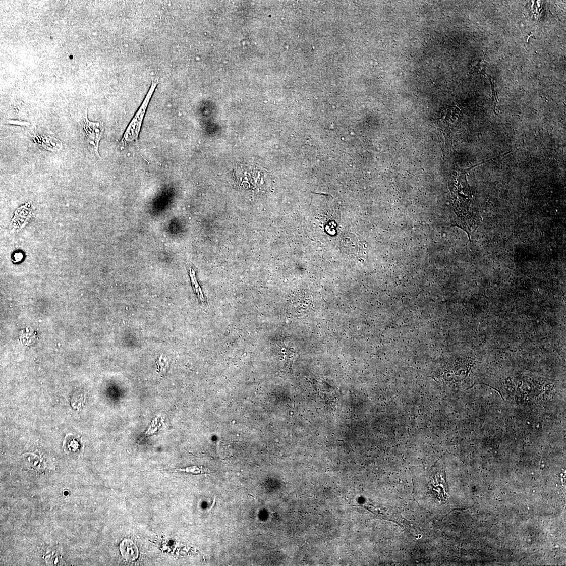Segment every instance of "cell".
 <instances>
[{
  "label": "cell",
  "mask_w": 566,
  "mask_h": 566,
  "mask_svg": "<svg viewBox=\"0 0 566 566\" xmlns=\"http://www.w3.org/2000/svg\"><path fill=\"white\" fill-rule=\"evenodd\" d=\"M158 84V81L153 80V83L140 109L134 116L121 140L119 147H125L129 143L138 141L142 122L146 111Z\"/></svg>",
  "instance_id": "cell-1"
},
{
  "label": "cell",
  "mask_w": 566,
  "mask_h": 566,
  "mask_svg": "<svg viewBox=\"0 0 566 566\" xmlns=\"http://www.w3.org/2000/svg\"><path fill=\"white\" fill-rule=\"evenodd\" d=\"M83 121L85 139L88 149L92 153L100 157L99 146L104 131L103 124L101 122H91L88 118L87 112Z\"/></svg>",
  "instance_id": "cell-2"
},
{
  "label": "cell",
  "mask_w": 566,
  "mask_h": 566,
  "mask_svg": "<svg viewBox=\"0 0 566 566\" xmlns=\"http://www.w3.org/2000/svg\"><path fill=\"white\" fill-rule=\"evenodd\" d=\"M120 550L123 558L128 562H133L139 557V552L137 546L132 541L127 539L120 544Z\"/></svg>",
  "instance_id": "cell-3"
},
{
  "label": "cell",
  "mask_w": 566,
  "mask_h": 566,
  "mask_svg": "<svg viewBox=\"0 0 566 566\" xmlns=\"http://www.w3.org/2000/svg\"><path fill=\"white\" fill-rule=\"evenodd\" d=\"M435 489L437 490L430 493L431 495L439 502L446 501L447 496L446 482L441 480V481L437 480L436 482L433 481L428 483V491Z\"/></svg>",
  "instance_id": "cell-4"
},
{
  "label": "cell",
  "mask_w": 566,
  "mask_h": 566,
  "mask_svg": "<svg viewBox=\"0 0 566 566\" xmlns=\"http://www.w3.org/2000/svg\"><path fill=\"white\" fill-rule=\"evenodd\" d=\"M190 273H191V279H192V284L193 285L194 290H195V292L196 293V294L198 296V298H199V299L200 300V301L202 303H204L205 299H204V295H203V293H202V291L201 290V289H200L199 285L198 284V282H197V280H196V278L195 277V272L193 270H191Z\"/></svg>",
  "instance_id": "cell-5"
},
{
  "label": "cell",
  "mask_w": 566,
  "mask_h": 566,
  "mask_svg": "<svg viewBox=\"0 0 566 566\" xmlns=\"http://www.w3.org/2000/svg\"><path fill=\"white\" fill-rule=\"evenodd\" d=\"M183 470L187 472V473L196 474L206 473V470H204L203 469H202V468H199L197 467L188 468L186 469Z\"/></svg>",
  "instance_id": "cell-6"
}]
</instances>
